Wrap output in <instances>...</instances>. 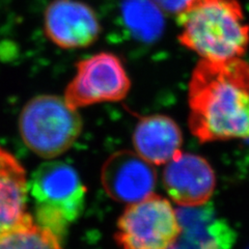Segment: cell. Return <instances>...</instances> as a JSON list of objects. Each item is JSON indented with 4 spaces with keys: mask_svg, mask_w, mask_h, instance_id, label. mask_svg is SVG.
Masks as SVG:
<instances>
[{
    "mask_svg": "<svg viewBox=\"0 0 249 249\" xmlns=\"http://www.w3.org/2000/svg\"><path fill=\"white\" fill-rule=\"evenodd\" d=\"M153 1L162 10L168 13L178 14L188 3L189 0H153Z\"/></svg>",
    "mask_w": 249,
    "mask_h": 249,
    "instance_id": "15",
    "label": "cell"
},
{
    "mask_svg": "<svg viewBox=\"0 0 249 249\" xmlns=\"http://www.w3.org/2000/svg\"><path fill=\"white\" fill-rule=\"evenodd\" d=\"M163 185L170 198L181 207L205 205L216 186L215 173L200 156L181 152L166 163Z\"/></svg>",
    "mask_w": 249,
    "mask_h": 249,
    "instance_id": "9",
    "label": "cell"
},
{
    "mask_svg": "<svg viewBox=\"0 0 249 249\" xmlns=\"http://www.w3.org/2000/svg\"><path fill=\"white\" fill-rule=\"evenodd\" d=\"M45 33L62 49H78L97 41L100 22L87 3L78 0H53L44 17Z\"/></svg>",
    "mask_w": 249,
    "mask_h": 249,
    "instance_id": "7",
    "label": "cell"
},
{
    "mask_svg": "<svg viewBox=\"0 0 249 249\" xmlns=\"http://www.w3.org/2000/svg\"><path fill=\"white\" fill-rule=\"evenodd\" d=\"M189 128L201 142L249 138V64L201 59L189 84Z\"/></svg>",
    "mask_w": 249,
    "mask_h": 249,
    "instance_id": "1",
    "label": "cell"
},
{
    "mask_svg": "<svg viewBox=\"0 0 249 249\" xmlns=\"http://www.w3.org/2000/svg\"><path fill=\"white\" fill-rule=\"evenodd\" d=\"M77 109L64 98L37 96L25 104L19 118L20 135L28 149L45 159L58 157L69 151L82 131Z\"/></svg>",
    "mask_w": 249,
    "mask_h": 249,
    "instance_id": "4",
    "label": "cell"
},
{
    "mask_svg": "<svg viewBox=\"0 0 249 249\" xmlns=\"http://www.w3.org/2000/svg\"><path fill=\"white\" fill-rule=\"evenodd\" d=\"M183 136L178 124L166 115H146L133 132L135 153L152 165L166 164L182 151Z\"/></svg>",
    "mask_w": 249,
    "mask_h": 249,
    "instance_id": "10",
    "label": "cell"
},
{
    "mask_svg": "<svg viewBox=\"0 0 249 249\" xmlns=\"http://www.w3.org/2000/svg\"><path fill=\"white\" fill-rule=\"evenodd\" d=\"M101 182L112 199L129 205L152 196L157 177L151 163L135 152L119 151L104 163Z\"/></svg>",
    "mask_w": 249,
    "mask_h": 249,
    "instance_id": "8",
    "label": "cell"
},
{
    "mask_svg": "<svg viewBox=\"0 0 249 249\" xmlns=\"http://www.w3.org/2000/svg\"><path fill=\"white\" fill-rule=\"evenodd\" d=\"M181 232L169 200L153 193L127 205L116 224L115 240L121 249H171Z\"/></svg>",
    "mask_w": 249,
    "mask_h": 249,
    "instance_id": "5",
    "label": "cell"
},
{
    "mask_svg": "<svg viewBox=\"0 0 249 249\" xmlns=\"http://www.w3.org/2000/svg\"><path fill=\"white\" fill-rule=\"evenodd\" d=\"M178 22L181 44L202 59L241 58L249 45V26L238 0H189Z\"/></svg>",
    "mask_w": 249,
    "mask_h": 249,
    "instance_id": "2",
    "label": "cell"
},
{
    "mask_svg": "<svg viewBox=\"0 0 249 249\" xmlns=\"http://www.w3.org/2000/svg\"><path fill=\"white\" fill-rule=\"evenodd\" d=\"M178 210L181 236L204 249H231L235 233L212 207H182Z\"/></svg>",
    "mask_w": 249,
    "mask_h": 249,
    "instance_id": "12",
    "label": "cell"
},
{
    "mask_svg": "<svg viewBox=\"0 0 249 249\" xmlns=\"http://www.w3.org/2000/svg\"><path fill=\"white\" fill-rule=\"evenodd\" d=\"M60 241L31 218L0 236V249H62Z\"/></svg>",
    "mask_w": 249,
    "mask_h": 249,
    "instance_id": "14",
    "label": "cell"
},
{
    "mask_svg": "<svg viewBox=\"0 0 249 249\" xmlns=\"http://www.w3.org/2000/svg\"><path fill=\"white\" fill-rule=\"evenodd\" d=\"M123 17L133 36L143 42L155 41L164 25L160 7L153 0H124Z\"/></svg>",
    "mask_w": 249,
    "mask_h": 249,
    "instance_id": "13",
    "label": "cell"
},
{
    "mask_svg": "<svg viewBox=\"0 0 249 249\" xmlns=\"http://www.w3.org/2000/svg\"><path fill=\"white\" fill-rule=\"evenodd\" d=\"M25 169L10 152L0 147V236L30 220Z\"/></svg>",
    "mask_w": 249,
    "mask_h": 249,
    "instance_id": "11",
    "label": "cell"
},
{
    "mask_svg": "<svg viewBox=\"0 0 249 249\" xmlns=\"http://www.w3.org/2000/svg\"><path fill=\"white\" fill-rule=\"evenodd\" d=\"M28 192L35 202V221L61 239L82 214L88 190L75 168L51 161L36 169Z\"/></svg>",
    "mask_w": 249,
    "mask_h": 249,
    "instance_id": "3",
    "label": "cell"
},
{
    "mask_svg": "<svg viewBox=\"0 0 249 249\" xmlns=\"http://www.w3.org/2000/svg\"><path fill=\"white\" fill-rule=\"evenodd\" d=\"M131 89V80L115 54L101 52L80 60L68 84L65 101L74 109L99 103L119 102Z\"/></svg>",
    "mask_w": 249,
    "mask_h": 249,
    "instance_id": "6",
    "label": "cell"
}]
</instances>
